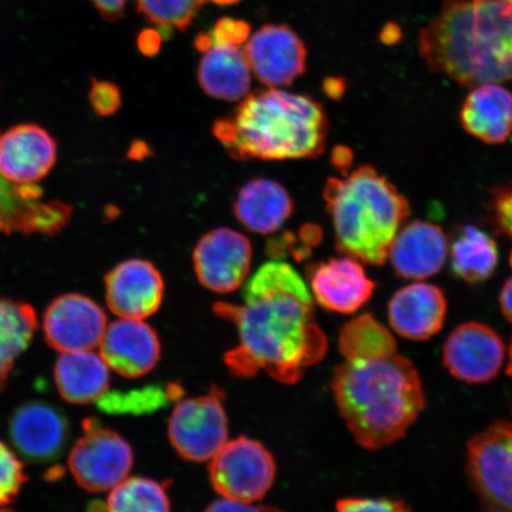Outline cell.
<instances>
[{
  "label": "cell",
  "mask_w": 512,
  "mask_h": 512,
  "mask_svg": "<svg viewBox=\"0 0 512 512\" xmlns=\"http://www.w3.org/2000/svg\"><path fill=\"white\" fill-rule=\"evenodd\" d=\"M343 87L344 86L342 85L341 80L331 79L325 82V91L329 94V96H331V98H335V96L341 95L343 93Z\"/></svg>",
  "instance_id": "cell-42"
},
{
  "label": "cell",
  "mask_w": 512,
  "mask_h": 512,
  "mask_svg": "<svg viewBox=\"0 0 512 512\" xmlns=\"http://www.w3.org/2000/svg\"><path fill=\"white\" fill-rule=\"evenodd\" d=\"M341 512H405L409 509L407 502L392 498H343L336 503Z\"/></svg>",
  "instance_id": "cell-33"
},
{
  "label": "cell",
  "mask_w": 512,
  "mask_h": 512,
  "mask_svg": "<svg viewBox=\"0 0 512 512\" xmlns=\"http://www.w3.org/2000/svg\"><path fill=\"white\" fill-rule=\"evenodd\" d=\"M210 480L223 498L254 503L271 490L277 473L272 453L259 441H227L210 459Z\"/></svg>",
  "instance_id": "cell-7"
},
{
  "label": "cell",
  "mask_w": 512,
  "mask_h": 512,
  "mask_svg": "<svg viewBox=\"0 0 512 512\" xmlns=\"http://www.w3.org/2000/svg\"><path fill=\"white\" fill-rule=\"evenodd\" d=\"M55 139L34 124H22L0 134V174L16 184H37L53 170Z\"/></svg>",
  "instance_id": "cell-19"
},
{
  "label": "cell",
  "mask_w": 512,
  "mask_h": 512,
  "mask_svg": "<svg viewBox=\"0 0 512 512\" xmlns=\"http://www.w3.org/2000/svg\"><path fill=\"white\" fill-rule=\"evenodd\" d=\"M107 328L104 310L91 298L63 294L48 306L43 317L44 337L57 351L93 350Z\"/></svg>",
  "instance_id": "cell-14"
},
{
  "label": "cell",
  "mask_w": 512,
  "mask_h": 512,
  "mask_svg": "<svg viewBox=\"0 0 512 512\" xmlns=\"http://www.w3.org/2000/svg\"><path fill=\"white\" fill-rule=\"evenodd\" d=\"M73 208L44 200L37 184H16L0 174V232L56 235L72 219Z\"/></svg>",
  "instance_id": "cell-11"
},
{
  "label": "cell",
  "mask_w": 512,
  "mask_h": 512,
  "mask_svg": "<svg viewBox=\"0 0 512 512\" xmlns=\"http://www.w3.org/2000/svg\"><path fill=\"white\" fill-rule=\"evenodd\" d=\"M160 35L156 31H145L139 38V48L147 56H153L158 53L160 48Z\"/></svg>",
  "instance_id": "cell-39"
},
{
  "label": "cell",
  "mask_w": 512,
  "mask_h": 512,
  "mask_svg": "<svg viewBox=\"0 0 512 512\" xmlns=\"http://www.w3.org/2000/svg\"><path fill=\"white\" fill-rule=\"evenodd\" d=\"M96 9L106 19H117L123 14L128 0H92Z\"/></svg>",
  "instance_id": "cell-38"
},
{
  "label": "cell",
  "mask_w": 512,
  "mask_h": 512,
  "mask_svg": "<svg viewBox=\"0 0 512 512\" xmlns=\"http://www.w3.org/2000/svg\"><path fill=\"white\" fill-rule=\"evenodd\" d=\"M243 53L252 74L271 88L291 85L305 73L307 51L286 25H266L249 38Z\"/></svg>",
  "instance_id": "cell-13"
},
{
  "label": "cell",
  "mask_w": 512,
  "mask_h": 512,
  "mask_svg": "<svg viewBox=\"0 0 512 512\" xmlns=\"http://www.w3.org/2000/svg\"><path fill=\"white\" fill-rule=\"evenodd\" d=\"M351 151L344 146L336 147L334 151V165L339 170L344 171L351 164Z\"/></svg>",
  "instance_id": "cell-41"
},
{
  "label": "cell",
  "mask_w": 512,
  "mask_h": 512,
  "mask_svg": "<svg viewBox=\"0 0 512 512\" xmlns=\"http://www.w3.org/2000/svg\"><path fill=\"white\" fill-rule=\"evenodd\" d=\"M106 509L113 512H166L171 501L165 485L157 480L132 477L111 490Z\"/></svg>",
  "instance_id": "cell-29"
},
{
  "label": "cell",
  "mask_w": 512,
  "mask_h": 512,
  "mask_svg": "<svg viewBox=\"0 0 512 512\" xmlns=\"http://www.w3.org/2000/svg\"><path fill=\"white\" fill-rule=\"evenodd\" d=\"M106 302L119 318L146 319L162 306L164 280L155 265L142 259L121 262L106 275Z\"/></svg>",
  "instance_id": "cell-17"
},
{
  "label": "cell",
  "mask_w": 512,
  "mask_h": 512,
  "mask_svg": "<svg viewBox=\"0 0 512 512\" xmlns=\"http://www.w3.org/2000/svg\"><path fill=\"white\" fill-rule=\"evenodd\" d=\"M328 133V115L320 102L271 87L248 94L230 117L214 125L216 138L239 160L316 158Z\"/></svg>",
  "instance_id": "cell-4"
},
{
  "label": "cell",
  "mask_w": 512,
  "mask_h": 512,
  "mask_svg": "<svg viewBox=\"0 0 512 512\" xmlns=\"http://www.w3.org/2000/svg\"><path fill=\"white\" fill-rule=\"evenodd\" d=\"M130 152V156L132 158L142 159L145 157V155H147V152H149V150H147V147L144 143H136L132 145V149Z\"/></svg>",
  "instance_id": "cell-43"
},
{
  "label": "cell",
  "mask_w": 512,
  "mask_h": 512,
  "mask_svg": "<svg viewBox=\"0 0 512 512\" xmlns=\"http://www.w3.org/2000/svg\"><path fill=\"white\" fill-rule=\"evenodd\" d=\"M208 511H267L273 510L265 507H258V505H254V503H247L241 501H233V499L223 498L219 499V501H215L213 504L209 505L207 508Z\"/></svg>",
  "instance_id": "cell-37"
},
{
  "label": "cell",
  "mask_w": 512,
  "mask_h": 512,
  "mask_svg": "<svg viewBox=\"0 0 512 512\" xmlns=\"http://www.w3.org/2000/svg\"><path fill=\"white\" fill-rule=\"evenodd\" d=\"M491 211L496 227L512 240V184L492 191Z\"/></svg>",
  "instance_id": "cell-35"
},
{
  "label": "cell",
  "mask_w": 512,
  "mask_h": 512,
  "mask_svg": "<svg viewBox=\"0 0 512 512\" xmlns=\"http://www.w3.org/2000/svg\"><path fill=\"white\" fill-rule=\"evenodd\" d=\"M204 0H137L138 9L147 21L160 29L188 28Z\"/></svg>",
  "instance_id": "cell-31"
},
{
  "label": "cell",
  "mask_w": 512,
  "mask_h": 512,
  "mask_svg": "<svg viewBox=\"0 0 512 512\" xmlns=\"http://www.w3.org/2000/svg\"><path fill=\"white\" fill-rule=\"evenodd\" d=\"M110 370L92 350L62 352L54 369L57 390L74 405L99 401L110 387Z\"/></svg>",
  "instance_id": "cell-23"
},
{
  "label": "cell",
  "mask_w": 512,
  "mask_h": 512,
  "mask_svg": "<svg viewBox=\"0 0 512 512\" xmlns=\"http://www.w3.org/2000/svg\"><path fill=\"white\" fill-rule=\"evenodd\" d=\"M499 305H501L503 316L512 324V277L503 286Z\"/></svg>",
  "instance_id": "cell-40"
},
{
  "label": "cell",
  "mask_w": 512,
  "mask_h": 512,
  "mask_svg": "<svg viewBox=\"0 0 512 512\" xmlns=\"http://www.w3.org/2000/svg\"><path fill=\"white\" fill-rule=\"evenodd\" d=\"M252 245L229 228L211 230L198 241L194 266L198 281L209 291L227 294L245 284L252 264Z\"/></svg>",
  "instance_id": "cell-10"
},
{
  "label": "cell",
  "mask_w": 512,
  "mask_h": 512,
  "mask_svg": "<svg viewBox=\"0 0 512 512\" xmlns=\"http://www.w3.org/2000/svg\"><path fill=\"white\" fill-rule=\"evenodd\" d=\"M198 81L203 91L216 99L239 101L249 94L252 70L239 46L213 44L204 51Z\"/></svg>",
  "instance_id": "cell-25"
},
{
  "label": "cell",
  "mask_w": 512,
  "mask_h": 512,
  "mask_svg": "<svg viewBox=\"0 0 512 512\" xmlns=\"http://www.w3.org/2000/svg\"><path fill=\"white\" fill-rule=\"evenodd\" d=\"M204 2H206V0H204ZM210 2L219 4V5H232L235 3H239L240 0H210Z\"/></svg>",
  "instance_id": "cell-44"
},
{
  "label": "cell",
  "mask_w": 512,
  "mask_h": 512,
  "mask_svg": "<svg viewBox=\"0 0 512 512\" xmlns=\"http://www.w3.org/2000/svg\"><path fill=\"white\" fill-rule=\"evenodd\" d=\"M507 348L488 325L470 322L459 325L448 336L443 349L445 367L466 383L490 382L501 371Z\"/></svg>",
  "instance_id": "cell-12"
},
{
  "label": "cell",
  "mask_w": 512,
  "mask_h": 512,
  "mask_svg": "<svg viewBox=\"0 0 512 512\" xmlns=\"http://www.w3.org/2000/svg\"><path fill=\"white\" fill-rule=\"evenodd\" d=\"M459 117L470 136L485 144H503L512 134V93L499 83L475 86Z\"/></svg>",
  "instance_id": "cell-22"
},
{
  "label": "cell",
  "mask_w": 512,
  "mask_h": 512,
  "mask_svg": "<svg viewBox=\"0 0 512 512\" xmlns=\"http://www.w3.org/2000/svg\"><path fill=\"white\" fill-rule=\"evenodd\" d=\"M466 472L486 510L512 512V421L498 420L469 441Z\"/></svg>",
  "instance_id": "cell-6"
},
{
  "label": "cell",
  "mask_w": 512,
  "mask_h": 512,
  "mask_svg": "<svg viewBox=\"0 0 512 512\" xmlns=\"http://www.w3.org/2000/svg\"><path fill=\"white\" fill-rule=\"evenodd\" d=\"M36 330L34 307L17 300L0 299V392L8 384L16 361L28 349Z\"/></svg>",
  "instance_id": "cell-27"
},
{
  "label": "cell",
  "mask_w": 512,
  "mask_h": 512,
  "mask_svg": "<svg viewBox=\"0 0 512 512\" xmlns=\"http://www.w3.org/2000/svg\"><path fill=\"white\" fill-rule=\"evenodd\" d=\"M431 73L462 86L512 80V0H445L419 32Z\"/></svg>",
  "instance_id": "cell-2"
},
{
  "label": "cell",
  "mask_w": 512,
  "mask_h": 512,
  "mask_svg": "<svg viewBox=\"0 0 512 512\" xmlns=\"http://www.w3.org/2000/svg\"><path fill=\"white\" fill-rule=\"evenodd\" d=\"M99 347L108 368L127 379L151 373L160 360L157 332L142 319L119 318L107 325Z\"/></svg>",
  "instance_id": "cell-18"
},
{
  "label": "cell",
  "mask_w": 512,
  "mask_h": 512,
  "mask_svg": "<svg viewBox=\"0 0 512 512\" xmlns=\"http://www.w3.org/2000/svg\"><path fill=\"white\" fill-rule=\"evenodd\" d=\"M213 44H229L239 46L249 36V25L245 22L234 21V19L223 18L217 22L213 32H210Z\"/></svg>",
  "instance_id": "cell-36"
},
{
  "label": "cell",
  "mask_w": 512,
  "mask_h": 512,
  "mask_svg": "<svg viewBox=\"0 0 512 512\" xmlns=\"http://www.w3.org/2000/svg\"><path fill=\"white\" fill-rule=\"evenodd\" d=\"M450 258L454 275L466 283H483L496 271L499 259L497 242L484 230L467 224L454 236Z\"/></svg>",
  "instance_id": "cell-26"
},
{
  "label": "cell",
  "mask_w": 512,
  "mask_h": 512,
  "mask_svg": "<svg viewBox=\"0 0 512 512\" xmlns=\"http://www.w3.org/2000/svg\"><path fill=\"white\" fill-rule=\"evenodd\" d=\"M25 482L27 477L21 460L8 445L0 441V509L16 502Z\"/></svg>",
  "instance_id": "cell-32"
},
{
  "label": "cell",
  "mask_w": 512,
  "mask_h": 512,
  "mask_svg": "<svg viewBox=\"0 0 512 512\" xmlns=\"http://www.w3.org/2000/svg\"><path fill=\"white\" fill-rule=\"evenodd\" d=\"M507 374L512 376V338H511V343H510V348H509V364H508V368H507Z\"/></svg>",
  "instance_id": "cell-45"
},
{
  "label": "cell",
  "mask_w": 512,
  "mask_h": 512,
  "mask_svg": "<svg viewBox=\"0 0 512 512\" xmlns=\"http://www.w3.org/2000/svg\"><path fill=\"white\" fill-rule=\"evenodd\" d=\"M307 281L319 306L342 315L360 311L376 288L361 261L347 255L311 265L307 268Z\"/></svg>",
  "instance_id": "cell-15"
},
{
  "label": "cell",
  "mask_w": 512,
  "mask_h": 512,
  "mask_svg": "<svg viewBox=\"0 0 512 512\" xmlns=\"http://www.w3.org/2000/svg\"><path fill=\"white\" fill-rule=\"evenodd\" d=\"M224 398L222 389L213 388L206 395L177 403L169 421V439L179 456L189 462H207L227 443Z\"/></svg>",
  "instance_id": "cell-9"
},
{
  "label": "cell",
  "mask_w": 512,
  "mask_h": 512,
  "mask_svg": "<svg viewBox=\"0 0 512 512\" xmlns=\"http://www.w3.org/2000/svg\"><path fill=\"white\" fill-rule=\"evenodd\" d=\"M332 392L352 437L369 451L405 437L426 403L418 369L399 352L345 360L332 377Z\"/></svg>",
  "instance_id": "cell-3"
},
{
  "label": "cell",
  "mask_w": 512,
  "mask_h": 512,
  "mask_svg": "<svg viewBox=\"0 0 512 512\" xmlns=\"http://www.w3.org/2000/svg\"><path fill=\"white\" fill-rule=\"evenodd\" d=\"M323 195L337 251L363 264H386L390 245L411 215L407 198L370 165L329 178Z\"/></svg>",
  "instance_id": "cell-5"
},
{
  "label": "cell",
  "mask_w": 512,
  "mask_h": 512,
  "mask_svg": "<svg viewBox=\"0 0 512 512\" xmlns=\"http://www.w3.org/2000/svg\"><path fill=\"white\" fill-rule=\"evenodd\" d=\"M12 444L34 463L59 458L69 439V424L59 408L43 401H30L12 414L9 425Z\"/></svg>",
  "instance_id": "cell-16"
},
{
  "label": "cell",
  "mask_w": 512,
  "mask_h": 512,
  "mask_svg": "<svg viewBox=\"0 0 512 512\" xmlns=\"http://www.w3.org/2000/svg\"><path fill=\"white\" fill-rule=\"evenodd\" d=\"M83 432L69 453V470L81 488L94 494L111 491L130 475L132 447L93 419L83 422Z\"/></svg>",
  "instance_id": "cell-8"
},
{
  "label": "cell",
  "mask_w": 512,
  "mask_h": 512,
  "mask_svg": "<svg viewBox=\"0 0 512 512\" xmlns=\"http://www.w3.org/2000/svg\"><path fill=\"white\" fill-rule=\"evenodd\" d=\"M234 211L243 226L266 235L277 232L290 219L293 202L283 185L258 178L240 190Z\"/></svg>",
  "instance_id": "cell-24"
},
{
  "label": "cell",
  "mask_w": 512,
  "mask_h": 512,
  "mask_svg": "<svg viewBox=\"0 0 512 512\" xmlns=\"http://www.w3.org/2000/svg\"><path fill=\"white\" fill-rule=\"evenodd\" d=\"M447 302L441 288L416 281L400 288L388 305L389 324L411 341H427L443 329Z\"/></svg>",
  "instance_id": "cell-21"
},
{
  "label": "cell",
  "mask_w": 512,
  "mask_h": 512,
  "mask_svg": "<svg viewBox=\"0 0 512 512\" xmlns=\"http://www.w3.org/2000/svg\"><path fill=\"white\" fill-rule=\"evenodd\" d=\"M344 360H364L398 352V344L386 326L371 315L358 316L344 325L338 339Z\"/></svg>",
  "instance_id": "cell-28"
},
{
  "label": "cell",
  "mask_w": 512,
  "mask_h": 512,
  "mask_svg": "<svg viewBox=\"0 0 512 512\" xmlns=\"http://www.w3.org/2000/svg\"><path fill=\"white\" fill-rule=\"evenodd\" d=\"M447 256L448 242L443 228L421 220L401 228L388 252L396 274L409 280H424L437 274Z\"/></svg>",
  "instance_id": "cell-20"
},
{
  "label": "cell",
  "mask_w": 512,
  "mask_h": 512,
  "mask_svg": "<svg viewBox=\"0 0 512 512\" xmlns=\"http://www.w3.org/2000/svg\"><path fill=\"white\" fill-rule=\"evenodd\" d=\"M181 398V388L170 384L168 388L146 387L128 393H106L98 401L102 411L111 413L144 414L156 411L166 401Z\"/></svg>",
  "instance_id": "cell-30"
},
{
  "label": "cell",
  "mask_w": 512,
  "mask_h": 512,
  "mask_svg": "<svg viewBox=\"0 0 512 512\" xmlns=\"http://www.w3.org/2000/svg\"><path fill=\"white\" fill-rule=\"evenodd\" d=\"M89 100L96 114L108 117L117 112L121 106L120 89L112 82L94 80Z\"/></svg>",
  "instance_id": "cell-34"
},
{
  "label": "cell",
  "mask_w": 512,
  "mask_h": 512,
  "mask_svg": "<svg viewBox=\"0 0 512 512\" xmlns=\"http://www.w3.org/2000/svg\"><path fill=\"white\" fill-rule=\"evenodd\" d=\"M242 299V305H215L217 315L238 329L239 345L224 358L230 373L245 379L265 371L293 384L323 360L328 338L317 323L309 286L290 264L266 262L247 280Z\"/></svg>",
  "instance_id": "cell-1"
}]
</instances>
